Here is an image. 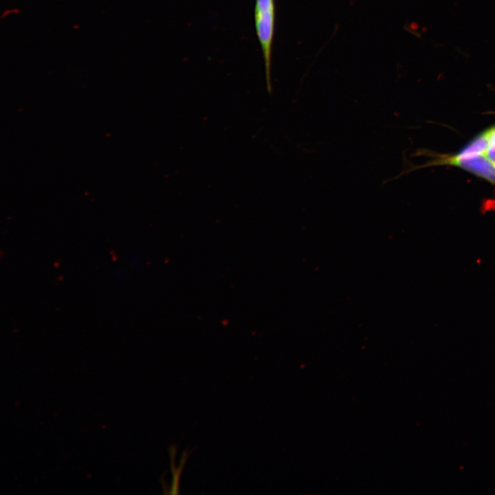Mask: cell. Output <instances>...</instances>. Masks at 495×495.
Masks as SVG:
<instances>
[{
  "label": "cell",
  "mask_w": 495,
  "mask_h": 495,
  "mask_svg": "<svg viewBox=\"0 0 495 495\" xmlns=\"http://www.w3.org/2000/svg\"><path fill=\"white\" fill-rule=\"evenodd\" d=\"M254 23L263 53L267 87L270 89L271 56L275 24L274 0H256Z\"/></svg>",
  "instance_id": "cell-1"
},
{
  "label": "cell",
  "mask_w": 495,
  "mask_h": 495,
  "mask_svg": "<svg viewBox=\"0 0 495 495\" xmlns=\"http://www.w3.org/2000/svg\"><path fill=\"white\" fill-rule=\"evenodd\" d=\"M431 164L450 165L459 167L495 184V164L485 155L459 157L455 155H443Z\"/></svg>",
  "instance_id": "cell-2"
},
{
  "label": "cell",
  "mask_w": 495,
  "mask_h": 495,
  "mask_svg": "<svg viewBox=\"0 0 495 495\" xmlns=\"http://www.w3.org/2000/svg\"><path fill=\"white\" fill-rule=\"evenodd\" d=\"M490 129L473 138L459 152L454 155L459 157L485 155L489 144Z\"/></svg>",
  "instance_id": "cell-3"
},
{
  "label": "cell",
  "mask_w": 495,
  "mask_h": 495,
  "mask_svg": "<svg viewBox=\"0 0 495 495\" xmlns=\"http://www.w3.org/2000/svg\"><path fill=\"white\" fill-rule=\"evenodd\" d=\"M485 156L495 164V126L490 129L489 144Z\"/></svg>",
  "instance_id": "cell-4"
}]
</instances>
